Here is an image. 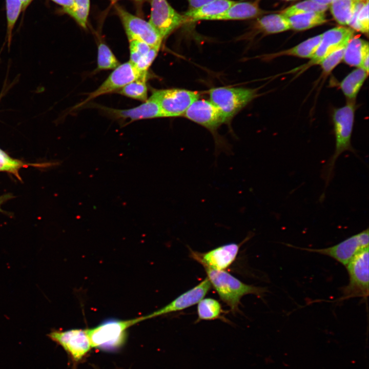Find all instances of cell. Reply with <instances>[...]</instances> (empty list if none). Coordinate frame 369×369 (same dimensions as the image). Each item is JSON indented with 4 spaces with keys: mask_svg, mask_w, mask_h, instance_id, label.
<instances>
[{
    "mask_svg": "<svg viewBox=\"0 0 369 369\" xmlns=\"http://www.w3.org/2000/svg\"><path fill=\"white\" fill-rule=\"evenodd\" d=\"M23 5V11L26 10L33 0H20Z\"/></svg>",
    "mask_w": 369,
    "mask_h": 369,
    "instance_id": "42",
    "label": "cell"
},
{
    "mask_svg": "<svg viewBox=\"0 0 369 369\" xmlns=\"http://www.w3.org/2000/svg\"><path fill=\"white\" fill-rule=\"evenodd\" d=\"M355 1H357V2H359V1H366V0H355Z\"/></svg>",
    "mask_w": 369,
    "mask_h": 369,
    "instance_id": "43",
    "label": "cell"
},
{
    "mask_svg": "<svg viewBox=\"0 0 369 369\" xmlns=\"http://www.w3.org/2000/svg\"><path fill=\"white\" fill-rule=\"evenodd\" d=\"M241 245V243H230L204 253L191 250V255L204 268L224 270L235 260Z\"/></svg>",
    "mask_w": 369,
    "mask_h": 369,
    "instance_id": "12",
    "label": "cell"
},
{
    "mask_svg": "<svg viewBox=\"0 0 369 369\" xmlns=\"http://www.w3.org/2000/svg\"><path fill=\"white\" fill-rule=\"evenodd\" d=\"M113 1H117V0H113ZM135 1H141V0H135Z\"/></svg>",
    "mask_w": 369,
    "mask_h": 369,
    "instance_id": "44",
    "label": "cell"
},
{
    "mask_svg": "<svg viewBox=\"0 0 369 369\" xmlns=\"http://www.w3.org/2000/svg\"><path fill=\"white\" fill-rule=\"evenodd\" d=\"M57 4L62 6L63 11L69 9L72 7L74 4L73 0H51Z\"/></svg>",
    "mask_w": 369,
    "mask_h": 369,
    "instance_id": "37",
    "label": "cell"
},
{
    "mask_svg": "<svg viewBox=\"0 0 369 369\" xmlns=\"http://www.w3.org/2000/svg\"><path fill=\"white\" fill-rule=\"evenodd\" d=\"M12 197L13 196L11 194H6L0 196V212H4L1 208L2 205Z\"/></svg>",
    "mask_w": 369,
    "mask_h": 369,
    "instance_id": "39",
    "label": "cell"
},
{
    "mask_svg": "<svg viewBox=\"0 0 369 369\" xmlns=\"http://www.w3.org/2000/svg\"><path fill=\"white\" fill-rule=\"evenodd\" d=\"M320 4L330 6L333 0H311Z\"/></svg>",
    "mask_w": 369,
    "mask_h": 369,
    "instance_id": "41",
    "label": "cell"
},
{
    "mask_svg": "<svg viewBox=\"0 0 369 369\" xmlns=\"http://www.w3.org/2000/svg\"><path fill=\"white\" fill-rule=\"evenodd\" d=\"M7 17V38L9 48L12 36V31L19 14L23 11L20 0H5Z\"/></svg>",
    "mask_w": 369,
    "mask_h": 369,
    "instance_id": "28",
    "label": "cell"
},
{
    "mask_svg": "<svg viewBox=\"0 0 369 369\" xmlns=\"http://www.w3.org/2000/svg\"><path fill=\"white\" fill-rule=\"evenodd\" d=\"M355 110L354 102L350 100L345 106L335 109L333 112L335 148L322 171V177L325 182V190L333 177L335 163L338 158L346 151L356 154L351 145Z\"/></svg>",
    "mask_w": 369,
    "mask_h": 369,
    "instance_id": "1",
    "label": "cell"
},
{
    "mask_svg": "<svg viewBox=\"0 0 369 369\" xmlns=\"http://www.w3.org/2000/svg\"><path fill=\"white\" fill-rule=\"evenodd\" d=\"M72 7L64 12L72 17L82 28H87L90 10V0H73Z\"/></svg>",
    "mask_w": 369,
    "mask_h": 369,
    "instance_id": "31",
    "label": "cell"
},
{
    "mask_svg": "<svg viewBox=\"0 0 369 369\" xmlns=\"http://www.w3.org/2000/svg\"><path fill=\"white\" fill-rule=\"evenodd\" d=\"M368 25V0L357 2L348 26L352 29L367 34Z\"/></svg>",
    "mask_w": 369,
    "mask_h": 369,
    "instance_id": "26",
    "label": "cell"
},
{
    "mask_svg": "<svg viewBox=\"0 0 369 369\" xmlns=\"http://www.w3.org/2000/svg\"><path fill=\"white\" fill-rule=\"evenodd\" d=\"M105 110L116 118L130 119L131 121L144 119L166 117L157 101L152 96L140 105L128 109L105 108Z\"/></svg>",
    "mask_w": 369,
    "mask_h": 369,
    "instance_id": "16",
    "label": "cell"
},
{
    "mask_svg": "<svg viewBox=\"0 0 369 369\" xmlns=\"http://www.w3.org/2000/svg\"><path fill=\"white\" fill-rule=\"evenodd\" d=\"M368 53L363 58L360 67L368 74Z\"/></svg>",
    "mask_w": 369,
    "mask_h": 369,
    "instance_id": "38",
    "label": "cell"
},
{
    "mask_svg": "<svg viewBox=\"0 0 369 369\" xmlns=\"http://www.w3.org/2000/svg\"><path fill=\"white\" fill-rule=\"evenodd\" d=\"M159 49V47H151L146 55L142 58L135 66L141 71L148 72L149 68L156 58Z\"/></svg>",
    "mask_w": 369,
    "mask_h": 369,
    "instance_id": "35",
    "label": "cell"
},
{
    "mask_svg": "<svg viewBox=\"0 0 369 369\" xmlns=\"http://www.w3.org/2000/svg\"><path fill=\"white\" fill-rule=\"evenodd\" d=\"M328 7V6L320 4L311 0H305L286 8L281 12V14L288 17L306 12L324 13Z\"/></svg>",
    "mask_w": 369,
    "mask_h": 369,
    "instance_id": "29",
    "label": "cell"
},
{
    "mask_svg": "<svg viewBox=\"0 0 369 369\" xmlns=\"http://www.w3.org/2000/svg\"><path fill=\"white\" fill-rule=\"evenodd\" d=\"M6 81H5L4 85L3 86V88L0 93V102L2 100V98L5 95V94L7 93L8 91L10 89V88L12 87V84L10 85H7L6 86Z\"/></svg>",
    "mask_w": 369,
    "mask_h": 369,
    "instance_id": "40",
    "label": "cell"
},
{
    "mask_svg": "<svg viewBox=\"0 0 369 369\" xmlns=\"http://www.w3.org/2000/svg\"><path fill=\"white\" fill-rule=\"evenodd\" d=\"M211 286L207 277L194 288L181 294L165 306L145 316L146 319L182 311L197 304L207 295Z\"/></svg>",
    "mask_w": 369,
    "mask_h": 369,
    "instance_id": "15",
    "label": "cell"
},
{
    "mask_svg": "<svg viewBox=\"0 0 369 369\" xmlns=\"http://www.w3.org/2000/svg\"><path fill=\"white\" fill-rule=\"evenodd\" d=\"M236 1L232 0H214L200 8L188 10L183 15L188 22L210 19L225 11Z\"/></svg>",
    "mask_w": 369,
    "mask_h": 369,
    "instance_id": "18",
    "label": "cell"
},
{
    "mask_svg": "<svg viewBox=\"0 0 369 369\" xmlns=\"http://www.w3.org/2000/svg\"><path fill=\"white\" fill-rule=\"evenodd\" d=\"M242 1H244V0H242ZM285 1H294V0H285Z\"/></svg>",
    "mask_w": 369,
    "mask_h": 369,
    "instance_id": "45",
    "label": "cell"
},
{
    "mask_svg": "<svg viewBox=\"0 0 369 369\" xmlns=\"http://www.w3.org/2000/svg\"><path fill=\"white\" fill-rule=\"evenodd\" d=\"M368 248L358 253L346 266L349 277L348 284L343 290L344 298L366 299L369 291Z\"/></svg>",
    "mask_w": 369,
    "mask_h": 369,
    "instance_id": "5",
    "label": "cell"
},
{
    "mask_svg": "<svg viewBox=\"0 0 369 369\" xmlns=\"http://www.w3.org/2000/svg\"><path fill=\"white\" fill-rule=\"evenodd\" d=\"M345 47L334 51L318 64L324 74H329L343 60Z\"/></svg>",
    "mask_w": 369,
    "mask_h": 369,
    "instance_id": "33",
    "label": "cell"
},
{
    "mask_svg": "<svg viewBox=\"0 0 369 369\" xmlns=\"http://www.w3.org/2000/svg\"><path fill=\"white\" fill-rule=\"evenodd\" d=\"M197 304L198 318L196 322L217 319L225 320L222 315L224 312L217 300L211 298H202Z\"/></svg>",
    "mask_w": 369,
    "mask_h": 369,
    "instance_id": "25",
    "label": "cell"
},
{
    "mask_svg": "<svg viewBox=\"0 0 369 369\" xmlns=\"http://www.w3.org/2000/svg\"><path fill=\"white\" fill-rule=\"evenodd\" d=\"M257 95L256 90L244 88L218 87L209 91L210 100L220 110L226 122Z\"/></svg>",
    "mask_w": 369,
    "mask_h": 369,
    "instance_id": "4",
    "label": "cell"
},
{
    "mask_svg": "<svg viewBox=\"0 0 369 369\" xmlns=\"http://www.w3.org/2000/svg\"><path fill=\"white\" fill-rule=\"evenodd\" d=\"M368 50L367 42L353 36L345 47L343 60L349 66L360 67L364 57L369 53Z\"/></svg>",
    "mask_w": 369,
    "mask_h": 369,
    "instance_id": "20",
    "label": "cell"
},
{
    "mask_svg": "<svg viewBox=\"0 0 369 369\" xmlns=\"http://www.w3.org/2000/svg\"><path fill=\"white\" fill-rule=\"evenodd\" d=\"M147 75L148 72L139 70L130 61L120 64L97 89L89 93L88 97L75 108L81 107L100 95L119 90L128 84L141 78L147 77Z\"/></svg>",
    "mask_w": 369,
    "mask_h": 369,
    "instance_id": "7",
    "label": "cell"
},
{
    "mask_svg": "<svg viewBox=\"0 0 369 369\" xmlns=\"http://www.w3.org/2000/svg\"><path fill=\"white\" fill-rule=\"evenodd\" d=\"M38 165L26 163L20 160L13 158L0 148V172L11 173L19 180H22L19 174V171L21 168L28 167L29 166Z\"/></svg>",
    "mask_w": 369,
    "mask_h": 369,
    "instance_id": "30",
    "label": "cell"
},
{
    "mask_svg": "<svg viewBox=\"0 0 369 369\" xmlns=\"http://www.w3.org/2000/svg\"><path fill=\"white\" fill-rule=\"evenodd\" d=\"M189 9L188 10H194L201 7V6L214 0H188Z\"/></svg>",
    "mask_w": 369,
    "mask_h": 369,
    "instance_id": "36",
    "label": "cell"
},
{
    "mask_svg": "<svg viewBox=\"0 0 369 369\" xmlns=\"http://www.w3.org/2000/svg\"><path fill=\"white\" fill-rule=\"evenodd\" d=\"M322 34L309 38L298 45L287 50L268 54L265 58L271 59L281 56H293L311 58L318 47Z\"/></svg>",
    "mask_w": 369,
    "mask_h": 369,
    "instance_id": "19",
    "label": "cell"
},
{
    "mask_svg": "<svg viewBox=\"0 0 369 369\" xmlns=\"http://www.w3.org/2000/svg\"><path fill=\"white\" fill-rule=\"evenodd\" d=\"M291 29L301 31L325 23L327 20L324 13L311 12L286 17Z\"/></svg>",
    "mask_w": 369,
    "mask_h": 369,
    "instance_id": "23",
    "label": "cell"
},
{
    "mask_svg": "<svg viewBox=\"0 0 369 369\" xmlns=\"http://www.w3.org/2000/svg\"><path fill=\"white\" fill-rule=\"evenodd\" d=\"M147 77L134 80L120 89L118 93L127 97L145 101L148 99Z\"/></svg>",
    "mask_w": 369,
    "mask_h": 369,
    "instance_id": "27",
    "label": "cell"
},
{
    "mask_svg": "<svg viewBox=\"0 0 369 369\" xmlns=\"http://www.w3.org/2000/svg\"><path fill=\"white\" fill-rule=\"evenodd\" d=\"M144 320L145 316L129 320L110 319L86 329L92 348L110 351L118 348L126 340L127 330Z\"/></svg>",
    "mask_w": 369,
    "mask_h": 369,
    "instance_id": "3",
    "label": "cell"
},
{
    "mask_svg": "<svg viewBox=\"0 0 369 369\" xmlns=\"http://www.w3.org/2000/svg\"><path fill=\"white\" fill-rule=\"evenodd\" d=\"M368 234L367 228L333 246L322 249L302 248L289 244L286 245L329 256L346 266L358 253L368 248Z\"/></svg>",
    "mask_w": 369,
    "mask_h": 369,
    "instance_id": "6",
    "label": "cell"
},
{
    "mask_svg": "<svg viewBox=\"0 0 369 369\" xmlns=\"http://www.w3.org/2000/svg\"><path fill=\"white\" fill-rule=\"evenodd\" d=\"M367 75L368 73L362 68L358 67L341 81L340 87L344 95L350 100L356 98Z\"/></svg>",
    "mask_w": 369,
    "mask_h": 369,
    "instance_id": "22",
    "label": "cell"
},
{
    "mask_svg": "<svg viewBox=\"0 0 369 369\" xmlns=\"http://www.w3.org/2000/svg\"><path fill=\"white\" fill-rule=\"evenodd\" d=\"M259 7L258 0L236 2L223 13L210 20H244L254 18L263 14Z\"/></svg>",
    "mask_w": 369,
    "mask_h": 369,
    "instance_id": "17",
    "label": "cell"
},
{
    "mask_svg": "<svg viewBox=\"0 0 369 369\" xmlns=\"http://www.w3.org/2000/svg\"><path fill=\"white\" fill-rule=\"evenodd\" d=\"M48 336L60 345L75 362L81 360L92 348L86 329L54 330Z\"/></svg>",
    "mask_w": 369,
    "mask_h": 369,
    "instance_id": "9",
    "label": "cell"
},
{
    "mask_svg": "<svg viewBox=\"0 0 369 369\" xmlns=\"http://www.w3.org/2000/svg\"><path fill=\"white\" fill-rule=\"evenodd\" d=\"M130 61L134 66L150 51L151 47L147 44L136 40L129 41Z\"/></svg>",
    "mask_w": 369,
    "mask_h": 369,
    "instance_id": "34",
    "label": "cell"
},
{
    "mask_svg": "<svg viewBox=\"0 0 369 369\" xmlns=\"http://www.w3.org/2000/svg\"><path fill=\"white\" fill-rule=\"evenodd\" d=\"M150 5L149 22L162 39L181 25L188 22L187 18L177 12L167 0H150Z\"/></svg>",
    "mask_w": 369,
    "mask_h": 369,
    "instance_id": "8",
    "label": "cell"
},
{
    "mask_svg": "<svg viewBox=\"0 0 369 369\" xmlns=\"http://www.w3.org/2000/svg\"><path fill=\"white\" fill-rule=\"evenodd\" d=\"M119 65V61L109 47L104 43H100L98 47L97 69H114Z\"/></svg>",
    "mask_w": 369,
    "mask_h": 369,
    "instance_id": "32",
    "label": "cell"
},
{
    "mask_svg": "<svg viewBox=\"0 0 369 369\" xmlns=\"http://www.w3.org/2000/svg\"><path fill=\"white\" fill-rule=\"evenodd\" d=\"M117 13L129 41L136 40L151 47H160L162 39L149 22L134 15L116 6Z\"/></svg>",
    "mask_w": 369,
    "mask_h": 369,
    "instance_id": "11",
    "label": "cell"
},
{
    "mask_svg": "<svg viewBox=\"0 0 369 369\" xmlns=\"http://www.w3.org/2000/svg\"><path fill=\"white\" fill-rule=\"evenodd\" d=\"M183 116L212 132L223 123L224 118L217 107L210 100L197 99L188 108Z\"/></svg>",
    "mask_w": 369,
    "mask_h": 369,
    "instance_id": "14",
    "label": "cell"
},
{
    "mask_svg": "<svg viewBox=\"0 0 369 369\" xmlns=\"http://www.w3.org/2000/svg\"><path fill=\"white\" fill-rule=\"evenodd\" d=\"M357 1L355 0H333L330 5L331 12L339 24L349 25Z\"/></svg>",
    "mask_w": 369,
    "mask_h": 369,
    "instance_id": "24",
    "label": "cell"
},
{
    "mask_svg": "<svg viewBox=\"0 0 369 369\" xmlns=\"http://www.w3.org/2000/svg\"><path fill=\"white\" fill-rule=\"evenodd\" d=\"M151 96L157 101L166 117L183 115L199 97L197 92L181 89L155 90Z\"/></svg>",
    "mask_w": 369,
    "mask_h": 369,
    "instance_id": "10",
    "label": "cell"
},
{
    "mask_svg": "<svg viewBox=\"0 0 369 369\" xmlns=\"http://www.w3.org/2000/svg\"><path fill=\"white\" fill-rule=\"evenodd\" d=\"M255 28L266 34H274L291 29L286 17L281 14H271L259 18Z\"/></svg>",
    "mask_w": 369,
    "mask_h": 369,
    "instance_id": "21",
    "label": "cell"
},
{
    "mask_svg": "<svg viewBox=\"0 0 369 369\" xmlns=\"http://www.w3.org/2000/svg\"><path fill=\"white\" fill-rule=\"evenodd\" d=\"M204 270L211 286L233 313L238 312L240 300L244 295L254 294L260 298L268 291L265 288L245 284L224 270L206 267Z\"/></svg>",
    "mask_w": 369,
    "mask_h": 369,
    "instance_id": "2",
    "label": "cell"
},
{
    "mask_svg": "<svg viewBox=\"0 0 369 369\" xmlns=\"http://www.w3.org/2000/svg\"><path fill=\"white\" fill-rule=\"evenodd\" d=\"M354 30L342 26L331 29L322 34L320 44L306 68L318 64L334 51L345 47L353 37Z\"/></svg>",
    "mask_w": 369,
    "mask_h": 369,
    "instance_id": "13",
    "label": "cell"
}]
</instances>
